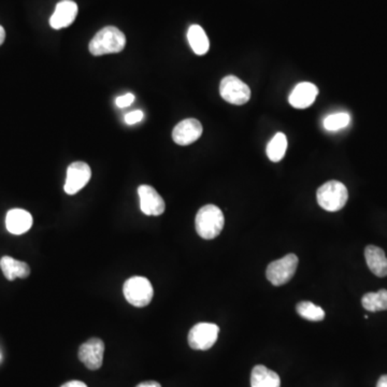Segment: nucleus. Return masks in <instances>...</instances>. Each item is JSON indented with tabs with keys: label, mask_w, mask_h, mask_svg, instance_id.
<instances>
[{
	"label": "nucleus",
	"mask_w": 387,
	"mask_h": 387,
	"mask_svg": "<svg viewBox=\"0 0 387 387\" xmlns=\"http://www.w3.org/2000/svg\"><path fill=\"white\" fill-rule=\"evenodd\" d=\"M126 46V37L123 31L115 26H107L95 35L90 40V52L92 55L102 56L106 54L120 53Z\"/></svg>",
	"instance_id": "f257e3e1"
},
{
	"label": "nucleus",
	"mask_w": 387,
	"mask_h": 387,
	"mask_svg": "<svg viewBox=\"0 0 387 387\" xmlns=\"http://www.w3.org/2000/svg\"><path fill=\"white\" fill-rule=\"evenodd\" d=\"M225 218L222 210L214 205L203 206L197 212L195 226L203 239L212 240L218 237L224 228Z\"/></svg>",
	"instance_id": "f03ea898"
},
{
	"label": "nucleus",
	"mask_w": 387,
	"mask_h": 387,
	"mask_svg": "<svg viewBox=\"0 0 387 387\" xmlns=\"http://www.w3.org/2000/svg\"><path fill=\"white\" fill-rule=\"evenodd\" d=\"M317 203L324 210L336 212L348 203V189L344 183L329 181L317 189Z\"/></svg>",
	"instance_id": "7ed1b4c3"
},
{
	"label": "nucleus",
	"mask_w": 387,
	"mask_h": 387,
	"mask_svg": "<svg viewBox=\"0 0 387 387\" xmlns=\"http://www.w3.org/2000/svg\"><path fill=\"white\" fill-rule=\"evenodd\" d=\"M123 294L130 304L137 308H143L152 302L154 290L147 277H132L124 284Z\"/></svg>",
	"instance_id": "20e7f679"
},
{
	"label": "nucleus",
	"mask_w": 387,
	"mask_h": 387,
	"mask_svg": "<svg viewBox=\"0 0 387 387\" xmlns=\"http://www.w3.org/2000/svg\"><path fill=\"white\" fill-rule=\"evenodd\" d=\"M298 258L295 254H287L284 258L269 264L266 277L272 285L281 286L293 279L297 270Z\"/></svg>",
	"instance_id": "39448f33"
},
{
	"label": "nucleus",
	"mask_w": 387,
	"mask_h": 387,
	"mask_svg": "<svg viewBox=\"0 0 387 387\" xmlns=\"http://www.w3.org/2000/svg\"><path fill=\"white\" fill-rule=\"evenodd\" d=\"M220 94L223 100L235 106L245 105L251 98L249 86L235 75H227L221 81Z\"/></svg>",
	"instance_id": "423d86ee"
},
{
	"label": "nucleus",
	"mask_w": 387,
	"mask_h": 387,
	"mask_svg": "<svg viewBox=\"0 0 387 387\" xmlns=\"http://www.w3.org/2000/svg\"><path fill=\"white\" fill-rule=\"evenodd\" d=\"M218 332H220V328L216 324H196L191 328L187 336L189 346L193 350H209L218 341Z\"/></svg>",
	"instance_id": "0eeeda50"
},
{
	"label": "nucleus",
	"mask_w": 387,
	"mask_h": 387,
	"mask_svg": "<svg viewBox=\"0 0 387 387\" xmlns=\"http://www.w3.org/2000/svg\"><path fill=\"white\" fill-rule=\"evenodd\" d=\"M105 344L102 339L92 338L79 349L80 361L90 370H98L104 361Z\"/></svg>",
	"instance_id": "6e6552de"
},
{
	"label": "nucleus",
	"mask_w": 387,
	"mask_h": 387,
	"mask_svg": "<svg viewBox=\"0 0 387 387\" xmlns=\"http://www.w3.org/2000/svg\"><path fill=\"white\" fill-rule=\"evenodd\" d=\"M92 171L90 166L83 161H75L67 169L66 182L64 189L68 195L79 193L90 182Z\"/></svg>",
	"instance_id": "1a4fd4ad"
},
{
	"label": "nucleus",
	"mask_w": 387,
	"mask_h": 387,
	"mask_svg": "<svg viewBox=\"0 0 387 387\" xmlns=\"http://www.w3.org/2000/svg\"><path fill=\"white\" fill-rule=\"evenodd\" d=\"M138 194L140 197V209L145 216H159L165 212V201L154 187L141 185Z\"/></svg>",
	"instance_id": "9d476101"
},
{
	"label": "nucleus",
	"mask_w": 387,
	"mask_h": 387,
	"mask_svg": "<svg viewBox=\"0 0 387 387\" xmlns=\"http://www.w3.org/2000/svg\"><path fill=\"white\" fill-rule=\"evenodd\" d=\"M203 134V125L196 119L183 120L174 127L172 138L179 145H189L198 140Z\"/></svg>",
	"instance_id": "9b49d317"
},
{
	"label": "nucleus",
	"mask_w": 387,
	"mask_h": 387,
	"mask_svg": "<svg viewBox=\"0 0 387 387\" xmlns=\"http://www.w3.org/2000/svg\"><path fill=\"white\" fill-rule=\"evenodd\" d=\"M319 95V88L310 82H302L296 85L288 97L290 106L296 109H307L312 106Z\"/></svg>",
	"instance_id": "f8f14e48"
},
{
	"label": "nucleus",
	"mask_w": 387,
	"mask_h": 387,
	"mask_svg": "<svg viewBox=\"0 0 387 387\" xmlns=\"http://www.w3.org/2000/svg\"><path fill=\"white\" fill-rule=\"evenodd\" d=\"M78 5L73 0H63L56 5L55 11L50 18L52 28L62 29L70 26L78 16Z\"/></svg>",
	"instance_id": "ddd939ff"
},
{
	"label": "nucleus",
	"mask_w": 387,
	"mask_h": 387,
	"mask_svg": "<svg viewBox=\"0 0 387 387\" xmlns=\"http://www.w3.org/2000/svg\"><path fill=\"white\" fill-rule=\"evenodd\" d=\"M33 226V216L26 210L12 209L6 216V227L14 235H22Z\"/></svg>",
	"instance_id": "4468645a"
},
{
	"label": "nucleus",
	"mask_w": 387,
	"mask_h": 387,
	"mask_svg": "<svg viewBox=\"0 0 387 387\" xmlns=\"http://www.w3.org/2000/svg\"><path fill=\"white\" fill-rule=\"evenodd\" d=\"M365 258L368 268L376 277H384L387 275V258L385 252L376 245H368L365 250Z\"/></svg>",
	"instance_id": "2eb2a0df"
},
{
	"label": "nucleus",
	"mask_w": 387,
	"mask_h": 387,
	"mask_svg": "<svg viewBox=\"0 0 387 387\" xmlns=\"http://www.w3.org/2000/svg\"><path fill=\"white\" fill-rule=\"evenodd\" d=\"M0 268L3 270L6 279L9 281H14L16 277L26 279L31 275V268H29L28 264L14 260L10 256H4L0 260Z\"/></svg>",
	"instance_id": "dca6fc26"
},
{
	"label": "nucleus",
	"mask_w": 387,
	"mask_h": 387,
	"mask_svg": "<svg viewBox=\"0 0 387 387\" xmlns=\"http://www.w3.org/2000/svg\"><path fill=\"white\" fill-rule=\"evenodd\" d=\"M252 387H281L279 374L263 365L255 366L251 374Z\"/></svg>",
	"instance_id": "f3484780"
},
{
	"label": "nucleus",
	"mask_w": 387,
	"mask_h": 387,
	"mask_svg": "<svg viewBox=\"0 0 387 387\" xmlns=\"http://www.w3.org/2000/svg\"><path fill=\"white\" fill-rule=\"evenodd\" d=\"M187 39H189V46L197 55H205L209 51V38L203 27L199 25H191L189 27L187 31Z\"/></svg>",
	"instance_id": "a211bd4d"
},
{
	"label": "nucleus",
	"mask_w": 387,
	"mask_h": 387,
	"mask_svg": "<svg viewBox=\"0 0 387 387\" xmlns=\"http://www.w3.org/2000/svg\"><path fill=\"white\" fill-rule=\"evenodd\" d=\"M287 139L283 132H277L267 145V155L273 163H277L285 157Z\"/></svg>",
	"instance_id": "6ab92c4d"
},
{
	"label": "nucleus",
	"mask_w": 387,
	"mask_h": 387,
	"mask_svg": "<svg viewBox=\"0 0 387 387\" xmlns=\"http://www.w3.org/2000/svg\"><path fill=\"white\" fill-rule=\"evenodd\" d=\"M361 304L369 312L387 310V290H380L376 293H367L361 299Z\"/></svg>",
	"instance_id": "aec40b11"
},
{
	"label": "nucleus",
	"mask_w": 387,
	"mask_h": 387,
	"mask_svg": "<svg viewBox=\"0 0 387 387\" xmlns=\"http://www.w3.org/2000/svg\"><path fill=\"white\" fill-rule=\"evenodd\" d=\"M298 314L311 322H321L325 319V312L321 307L311 302H302L296 306Z\"/></svg>",
	"instance_id": "412c9836"
},
{
	"label": "nucleus",
	"mask_w": 387,
	"mask_h": 387,
	"mask_svg": "<svg viewBox=\"0 0 387 387\" xmlns=\"http://www.w3.org/2000/svg\"><path fill=\"white\" fill-rule=\"evenodd\" d=\"M351 117L348 113H334V115H328L324 120V127L329 132H336V130L342 129L350 124Z\"/></svg>",
	"instance_id": "4be33fe9"
},
{
	"label": "nucleus",
	"mask_w": 387,
	"mask_h": 387,
	"mask_svg": "<svg viewBox=\"0 0 387 387\" xmlns=\"http://www.w3.org/2000/svg\"><path fill=\"white\" fill-rule=\"evenodd\" d=\"M134 102V96L132 92H127V94L123 95V96L117 97L115 100V104L119 108H126V107L132 106V102Z\"/></svg>",
	"instance_id": "5701e85b"
},
{
	"label": "nucleus",
	"mask_w": 387,
	"mask_h": 387,
	"mask_svg": "<svg viewBox=\"0 0 387 387\" xmlns=\"http://www.w3.org/2000/svg\"><path fill=\"white\" fill-rule=\"evenodd\" d=\"M143 117H144V115H143L142 111H132V112L127 113V115H125V123L128 124V125H134V124L142 121Z\"/></svg>",
	"instance_id": "b1692460"
},
{
	"label": "nucleus",
	"mask_w": 387,
	"mask_h": 387,
	"mask_svg": "<svg viewBox=\"0 0 387 387\" xmlns=\"http://www.w3.org/2000/svg\"><path fill=\"white\" fill-rule=\"evenodd\" d=\"M136 387H161V385L157 381H145L137 385Z\"/></svg>",
	"instance_id": "393cba45"
},
{
	"label": "nucleus",
	"mask_w": 387,
	"mask_h": 387,
	"mask_svg": "<svg viewBox=\"0 0 387 387\" xmlns=\"http://www.w3.org/2000/svg\"><path fill=\"white\" fill-rule=\"evenodd\" d=\"M62 387H88L85 383L81 382V381H70V382L65 383Z\"/></svg>",
	"instance_id": "a878e982"
},
{
	"label": "nucleus",
	"mask_w": 387,
	"mask_h": 387,
	"mask_svg": "<svg viewBox=\"0 0 387 387\" xmlns=\"http://www.w3.org/2000/svg\"><path fill=\"white\" fill-rule=\"evenodd\" d=\"M376 387H387V374H385V376H382L378 378Z\"/></svg>",
	"instance_id": "bb28decb"
},
{
	"label": "nucleus",
	"mask_w": 387,
	"mask_h": 387,
	"mask_svg": "<svg viewBox=\"0 0 387 387\" xmlns=\"http://www.w3.org/2000/svg\"><path fill=\"white\" fill-rule=\"evenodd\" d=\"M6 39V31L3 26H0V46L4 43Z\"/></svg>",
	"instance_id": "cd10ccee"
}]
</instances>
